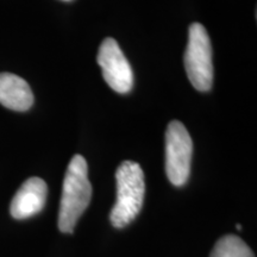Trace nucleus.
I'll return each mask as SVG.
<instances>
[{
    "label": "nucleus",
    "instance_id": "nucleus-1",
    "mask_svg": "<svg viewBox=\"0 0 257 257\" xmlns=\"http://www.w3.org/2000/svg\"><path fill=\"white\" fill-rule=\"evenodd\" d=\"M92 185L88 180V166L85 157L75 155L70 160L63 180L59 212V229L73 233L79 218L91 202Z\"/></svg>",
    "mask_w": 257,
    "mask_h": 257
},
{
    "label": "nucleus",
    "instance_id": "nucleus-2",
    "mask_svg": "<svg viewBox=\"0 0 257 257\" xmlns=\"http://www.w3.org/2000/svg\"><path fill=\"white\" fill-rule=\"evenodd\" d=\"M117 201L110 214L112 225L117 229L126 226L138 216L143 206L146 182L141 166L134 161H124L115 173Z\"/></svg>",
    "mask_w": 257,
    "mask_h": 257
},
{
    "label": "nucleus",
    "instance_id": "nucleus-3",
    "mask_svg": "<svg viewBox=\"0 0 257 257\" xmlns=\"http://www.w3.org/2000/svg\"><path fill=\"white\" fill-rule=\"evenodd\" d=\"M185 68L193 87L200 92L210 91L213 82L212 47L206 29L200 23L189 27Z\"/></svg>",
    "mask_w": 257,
    "mask_h": 257
},
{
    "label": "nucleus",
    "instance_id": "nucleus-4",
    "mask_svg": "<svg viewBox=\"0 0 257 257\" xmlns=\"http://www.w3.org/2000/svg\"><path fill=\"white\" fill-rule=\"evenodd\" d=\"M193 142L179 120L170 121L166 131V173L174 186H184L191 173Z\"/></svg>",
    "mask_w": 257,
    "mask_h": 257
},
{
    "label": "nucleus",
    "instance_id": "nucleus-5",
    "mask_svg": "<svg viewBox=\"0 0 257 257\" xmlns=\"http://www.w3.org/2000/svg\"><path fill=\"white\" fill-rule=\"evenodd\" d=\"M98 64L106 83L113 91L125 94L134 85V74L130 63L113 38H105L98 53Z\"/></svg>",
    "mask_w": 257,
    "mask_h": 257
},
{
    "label": "nucleus",
    "instance_id": "nucleus-6",
    "mask_svg": "<svg viewBox=\"0 0 257 257\" xmlns=\"http://www.w3.org/2000/svg\"><path fill=\"white\" fill-rule=\"evenodd\" d=\"M47 184L40 178H30L21 186L11 201L10 212L16 219H27L40 213L46 205Z\"/></svg>",
    "mask_w": 257,
    "mask_h": 257
},
{
    "label": "nucleus",
    "instance_id": "nucleus-7",
    "mask_svg": "<svg viewBox=\"0 0 257 257\" xmlns=\"http://www.w3.org/2000/svg\"><path fill=\"white\" fill-rule=\"evenodd\" d=\"M0 104L14 111H28L34 94L24 79L12 73H0Z\"/></svg>",
    "mask_w": 257,
    "mask_h": 257
},
{
    "label": "nucleus",
    "instance_id": "nucleus-8",
    "mask_svg": "<svg viewBox=\"0 0 257 257\" xmlns=\"http://www.w3.org/2000/svg\"><path fill=\"white\" fill-rule=\"evenodd\" d=\"M210 257H255V255L242 238L226 234L216 243Z\"/></svg>",
    "mask_w": 257,
    "mask_h": 257
},
{
    "label": "nucleus",
    "instance_id": "nucleus-9",
    "mask_svg": "<svg viewBox=\"0 0 257 257\" xmlns=\"http://www.w3.org/2000/svg\"><path fill=\"white\" fill-rule=\"evenodd\" d=\"M237 230H238V231L242 230V226H240V224H237Z\"/></svg>",
    "mask_w": 257,
    "mask_h": 257
},
{
    "label": "nucleus",
    "instance_id": "nucleus-10",
    "mask_svg": "<svg viewBox=\"0 0 257 257\" xmlns=\"http://www.w3.org/2000/svg\"><path fill=\"white\" fill-rule=\"evenodd\" d=\"M64 2H70V0H64Z\"/></svg>",
    "mask_w": 257,
    "mask_h": 257
}]
</instances>
